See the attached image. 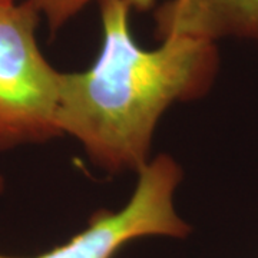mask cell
Segmentation results:
<instances>
[{"label":"cell","mask_w":258,"mask_h":258,"mask_svg":"<svg viewBox=\"0 0 258 258\" xmlns=\"http://www.w3.org/2000/svg\"><path fill=\"white\" fill-rule=\"evenodd\" d=\"M102 49L95 63L62 74L57 126L96 165L111 172L147 165L158 122L175 102L200 98L218 71L214 42L186 36L142 49L129 29L122 0H99Z\"/></svg>","instance_id":"cell-1"},{"label":"cell","mask_w":258,"mask_h":258,"mask_svg":"<svg viewBox=\"0 0 258 258\" xmlns=\"http://www.w3.org/2000/svg\"><path fill=\"white\" fill-rule=\"evenodd\" d=\"M39 19L32 0H0V151L60 135L62 72L37 45Z\"/></svg>","instance_id":"cell-2"},{"label":"cell","mask_w":258,"mask_h":258,"mask_svg":"<svg viewBox=\"0 0 258 258\" xmlns=\"http://www.w3.org/2000/svg\"><path fill=\"white\" fill-rule=\"evenodd\" d=\"M181 176V168L171 157L151 159L138 172L135 191L122 210L95 215L88 228L68 242L28 258H113L120 247L141 237L182 238L191 228L174 205ZM0 258L25 257L0 254Z\"/></svg>","instance_id":"cell-3"},{"label":"cell","mask_w":258,"mask_h":258,"mask_svg":"<svg viewBox=\"0 0 258 258\" xmlns=\"http://www.w3.org/2000/svg\"><path fill=\"white\" fill-rule=\"evenodd\" d=\"M155 32L161 40L237 37L258 43V0H168L155 12Z\"/></svg>","instance_id":"cell-4"},{"label":"cell","mask_w":258,"mask_h":258,"mask_svg":"<svg viewBox=\"0 0 258 258\" xmlns=\"http://www.w3.org/2000/svg\"><path fill=\"white\" fill-rule=\"evenodd\" d=\"M50 30H57L76 16L91 0H32Z\"/></svg>","instance_id":"cell-5"},{"label":"cell","mask_w":258,"mask_h":258,"mask_svg":"<svg viewBox=\"0 0 258 258\" xmlns=\"http://www.w3.org/2000/svg\"><path fill=\"white\" fill-rule=\"evenodd\" d=\"M128 5L131 9H137V10H148L151 9L154 6V2L155 0H122Z\"/></svg>","instance_id":"cell-6"}]
</instances>
